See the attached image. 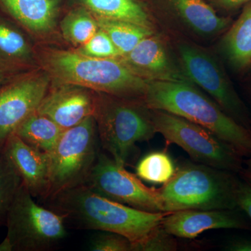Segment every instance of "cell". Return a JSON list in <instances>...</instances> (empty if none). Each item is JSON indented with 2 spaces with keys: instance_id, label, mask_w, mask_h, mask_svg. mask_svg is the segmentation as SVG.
<instances>
[{
  "instance_id": "cell-27",
  "label": "cell",
  "mask_w": 251,
  "mask_h": 251,
  "mask_svg": "<svg viewBox=\"0 0 251 251\" xmlns=\"http://www.w3.org/2000/svg\"><path fill=\"white\" fill-rule=\"evenodd\" d=\"M177 248L174 236L168 233L161 225L136 248L135 251H175Z\"/></svg>"
},
{
  "instance_id": "cell-1",
  "label": "cell",
  "mask_w": 251,
  "mask_h": 251,
  "mask_svg": "<svg viewBox=\"0 0 251 251\" xmlns=\"http://www.w3.org/2000/svg\"><path fill=\"white\" fill-rule=\"evenodd\" d=\"M52 210L82 229L124 236L133 251L161 225L169 212H149L100 196L85 184L59 193L48 200Z\"/></svg>"
},
{
  "instance_id": "cell-6",
  "label": "cell",
  "mask_w": 251,
  "mask_h": 251,
  "mask_svg": "<svg viewBox=\"0 0 251 251\" xmlns=\"http://www.w3.org/2000/svg\"><path fill=\"white\" fill-rule=\"evenodd\" d=\"M33 198L22 183L6 216L7 233L0 251H48L67 236L64 216Z\"/></svg>"
},
{
  "instance_id": "cell-13",
  "label": "cell",
  "mask_w": 251,
  "mask_h": 251,
  "mask_svg": "<svg viewBox=\"0 0 251 251\" xmlns=\"http://www.w3.org/2000/svg\"><path fill=\"white\" fill-rule=\"evenodd\" d=\"M44 70L27 74L0 89V149L25 119L35 112L50 87Z\"/></svg>"
},
{
  "instance_id": "cell-21",
  "label": "cell",
  "mask_w": 251,
  "mask_h": 251,
  "mask_svg": "<svg viewBox=\"0 0 251 251\" xmlns=\"http://www.w3.org/2000/svg\"><path fill=\"white\" fill-rule=\"evenodd\" d=\"M34 52L27 38L11 23L0 19V69H16L33 62Z\"/></svg>"
},
{
  "instance_id": "cell-5",
  "label": "cell",
  "mask_w": 251,
  "mask_h": 251,
  "mask_svg": "<svg viewBox=\"0 0 251 251\" xmlns=\"http://www.w3.org/2000/svg\"><path fill=\"white\" fill-rule=\"evenodd\" d=\"M239 182L229 172L201 164L176 170L160 188L166 212L186 209L234 210Z\"/></svg>"
},
{
  "instance_id": "cell-29",
  "label": "cell",
  "mask_w": 251,
  "mask_h": 251,
  "mask_svg": "<svg viewBox=\"0 0 251 251\" xmlns=\"http://www.w3.org/2000/svg\"><path fill=\"white\" fill-rule=\"evenodd\" d=\"M221 16H229L251 0H205Z\"/></svg>"
},
{
  "instance_id": "cell-10",
  "label": "cell",
  "mask_w": 251,
  "mask_h": 251,
  "mask_svg": "<svg viewBox=\"0 0 251 251\" xmlns=\"http://www.w3.org/2000/svg\"><path fill=\"white\" fill-rule=\"evenodd\" d=\"M100 196L149 212H166L160 188L148 187L138 176L99 151L85 184Z\"/></svg>"
},
{
  "instance_id": "cell-25",
  "label": "cell",
  "mask_w": 251,
  "mask_h": 251,
  "mask_svg": "<svg viewBox=\"0 0 251 251\" xmlns=\"http://www.w3.org/2000/svg\"><path fill=\"white\" fill-rule=\"evenodd\" d=\"M22 184L12 163L0 149V226L5 225L10 207Z\"/></svg>"
},
{
  "instance_id": "cell-8",
  "label": "cell",
  "mask_w": 251,
  "mask_h": 251,
  "mask_svg": "<svg viewBox=\"0 0 251 251\" xmlns=\"http://www.w3.org/2000/svg\"><path fill=\"white\" fill-rule=\"evenodd\" d=\"M151 113L156 133L183 149L194 161L223 171H240L242 155L210 130L163 110L151 109Z\"/></svg>"
},
{
  "instance_id": "cell-33",
  "label": "cell",
  "mask_w": 251,
  "mask_h": 251,
  "mask_svg": "<svg viewBox=\"0 0 251 251\" xmlns=\"http://www.w3.org/2000/svg\"><path fill=\"white\" fill-rule=\"evenodd\" d=\"M249 157L250 158H249V160L248 161V173H249V175L251 176V154Z\"/></svg>"
},
{
  "instance_id": "cell-16",
  "label": "cell",
  "mask_w": 251,
  "mask_h": 251,
  "mask_svg": "<svg viewBox=\"0 0 251 251\" xmlns=\"http://www.w3.org/2000/svg\"><path fill=\"white\" fill-rule=\"evenodd\" d=\"M174 237L194 239L214 229L247 228L244 221L232 210L186 209L168 213L161 223Z\"/></svg>"
},
{
  "instance_id": "cell-31",
  "label": "cell",
  "mask_w": 251,
  "mask_h": 251,
  "mask_svg": "<svg viewBox=\"0 0 251 251\" xmlns=\"http://www.w3.org/2000/svg\"><path fill=\"white\" fill-rule=\"evenodd\" d=\"M230 251H251V240H239L231 243L227 247Z\"/></svg>"
},
{
  "instance_id": "cell-2",
  "label": "cell",
  "mask_w": 251,
  "mask_h": 251,
  "mask_svg": "<svg viewBox=\"0 0 251 251\" xmlns=\"http://www.w3.org/2000/svg\"><path fill=\"white\" fill-rule=\"evenodd\" d=\"M148 108L174 114L204 127L233 147L251 154V130L227 115L193 83L150 81L143 99Z\"/></svg>"
},
{
  "instance_id": "cell-12",
  "label": "cell",
  "mask_w": 251,
  "mask_h": 251,
  "mask_svg": "<svg viewBox=\"0 0 251 251\" xmlns=\"http://www.w3.org/2000/svg\"><path fill=\"white\" fill-rule=\"evenodd\" d=\"M119 58L135 75L148 82L193 83L168 36L161 31L145 38L130 52Z\"/></svg>"
},
{
  "instance_id": "cell-23",
  "label": "cell",
  "mask_w": 251,
  "mask_h": 251,
  "mask_svg": "<svg viewBox=\"0 0 251 251\" xmlns=\"http://www.w3.org/2000/svg\"><path fill=\"white\" fill-rule=\"evenodd\" d=\"M60 29L66 41L79 47L90 40L99 27L97 18L82 6L72 10L64 16Z\"/></svg>"
},
{
  "instance_id": "cell-4",
  "label": "cell",
  "mask_w": 251,
  "mask_h": 251,
  "mask_svg": "<svg viewBox=\"0 0 251 251\" xmlns=\"http://www.w3.org/2000/svg\"><path fill=\"white\" fill-rule=\"evenodd\" d=\"M94 117L99 143L120 166L129 163L136 143L151 140L156 133L151 109L143 99L97 93Z\"/></svg>"
},
{
  "instance_id": "cell-22",
  "label": "cell",
  "mask_w": 251,
  "mask_h": 251,
  "mask_svg": "<svg viewBox=\"0 0 251 251\" xmlns=\"http://www.w3.org/2000/svg\"><path fill=\"white\" fill-rule=\"evenodd\" d=\"M97 20L99 28L108 34L121 56L130 52L145 38L158 32L125 21L100 18Z\"/></svg>"
},
{
  "instance_id": "cell-15",
  "label": "cell",
  "mask_w": 251,
  "mask_h": 251,
  "mask_svg": "<svg viewBox=\"0 0 251 251\" xmlns=\"http://www.w3.org/2000/svg\"><path fill=\"white\" fill-rule=\"evenodd\" d=\"M34 198H47L49 190V161L48 153L25 143L12 133L1 148Z\"/></svg>"
},
{
  "instance_id": "cell-7",
  "label": "cell",
  "mask_w": 251,
  "mask_h": 251,
  "mask_svg": "<svg viewBox=\"0 0 251 251\" xmlns=\"http://www.w3.org/2000/svg\"><path fill=\"white\" fill-rule=\"evenodd\" d=\"M94 117L64 130L49 155V190L46 201L84 184L100 150Z\"/></svg>"
},
{
  "instance_id": "cell-14",
  "label": "cell",
  "mask_w": 251,
  "mask_h": 251,
  "mask_svg": "<svg viewBox=\"0 0 251 251\" xmlns=\"http://www.w3.org/2000/svg\"><path fill=\"white\" fill-rule=\"evenodd\" d=\"M97 102V92L72 84L56 83L50 87L36 111L67 130L94 117Z\"/></svg>"
},
{
  "instance_id": "cell-20",
  "label": "cell",
  "mask_w": 251,
  "mask_h": 251,
  "mask_svg": "<svg viewBox=\"0 0 251 251\" xmlns=\"http://www.w3.org/2000/svg\"><path fill=\"white\" fill-rule=\"evenodd\" d=\"M64 130L51 119L36 111L18 126L14 133L29 146L49 153Z\"/></svg>"
},
{
  "instance_id": "cell-26",
  "label": "cell",
  "mask_w": 251,
  "mask_h": 251,
  "mask_svg": "<svg viewBox=\"0 0 251 251\" xmlns=\"http://www.w3.org/2000/svg\"><path fill=\"white\" fill-rule=\"evenodd\" d=\"M76 51L83 55L94 58H119L121 56L108 34L100 28L90 40L77 47Z\"/></svg>"
},
{
  "instance_id": "cell-18",
  "label": "cell",
  "mask_w": 251,
  "mask_h": 251,
  "mask_svg": "<svg viewBox=\"0 0 251 251\" xmlns=\"http://www.w3.org/2000/svg\"><path fill=\"white\" fill-rule=\"evenodd\" d=\"M95 17L125 21L158 30V24L151 10L140 0H80Z\"/></svg>"
},
{
  "instance_id": "cell-28",
  "label": "cell",
  "mask_w": 251,
  "mask_h": 251,
  "mask_svg": "<svg viewBox=\"0 0 251 251\" xmlns=\"http://www.w3.org/2000/svg\"><path fill=\"white\" fill-rule=\"evenodd\" d=\"M93 251H133V244L120 234L106 232L99 234L91 243Z\"/></svg>"
},
{
  "instance_id": "cell-3",
  "label": "cell",
  "mask_w": 251,
  "mask_h": 251,
  "mask_svg": "<svg viewBox=\"0 0 251 251\" xmlns=\"http://www.w3.org/2000/svg\"><path fill=\"white\" fill-rule=\"evenodd\" d=\"M37 59L56 83L72 84L97 93L143 99L148 81L135 75L120 58L87 57L76 50L46 48Z\"/></svg>"
},
{
  "instance_id": "cell-17",
  "label": "cell",
  "mask_w": 251,
  "mask_h": 251,
  "mask_svg": "<svg viewBox=\"0 0 251 251\" xmlns=\"http://www.w3.org/2000/svg\"><path fill=\"white\" fill-rule=\"evenodd\" d=\"M0 4L28 31L45 35L55 27L61 0H0Z\"/></svg>"
},
{
  "instance_id": "cell-30",
  "label": "cell",
  "mask_w": 251,
  "mask_h": 251,
  "mask_svg": "<svg viewBox=\"0 0 251 251\" xmlns=\"http://www.w3.org/2000/svg\"><path fill=\"white\" fill-rule=\"evenodd\" d=\"M237 204L251 219V184L239 182L237 193Z\"/></svg>"
},
{
  "instance_id": "cell-9",
  "label": "cell",
  "mask_w": 251,
  "mask_h": 251,
  "mask_svg": "<svg viewBox=\"0 0 251 251\" xmlns=\"http://www.w3.org/2000/svg\"><path fill=\"white\" fill-rule=\"evenodd\" d=\"M175 46L193 83L212 97L227 115L249 128L247 108L215 57L193 41L178 40Z\"/></svg>"
},
{
  "instance_id": "cell-24",
  "label": "cell",
  "mask_w": 251,
  "mask_h": 251,
  "mask_svg": "<svg viewBox=\"0 0 251 251\" xmlns=\"http://www.w3.org/2000/svg\"><path fill=\"white\" fill-rule=\"evenodd\" d=\"M173 158L166 151H157L144 156L136 166L137 176L155 184H166L176 172Z\"/></svg>"
},
{
  "instance_id": "cell-32",
  "label": "cell",
  "mask_w": 251,
  "mask_h": 251,
  "mask_svg": "<svg viewBox=\"0 0 251 251\" xmlns=\"http://www.w3.org/2000/svg\"><path fill=\"white\" fill-rule=\"evenodd\" d=\"M4 78H5L4 70H3V69H0V85H1V84L3 83V82H4Z\"/></svg>"
},
{
  "instance_id": "cell-19",
  "label": "cell",
  "mask_w": 251,
  "mask_h": 251,
  "mask_svg": "<svg viewBox=\"0 0 251 251\" xmlns=\"http://www.w3.org/2000/svg\"><path fill=\"white\" fill-rule=\"evenodd\" d=\"M221 50L236 70L251 67V1L242 7V13L221 39Z\"/></svg>"
},
{
  "instance_id": "cell-11",
  "label": "cell",
  "mask_w": 251,
  "mask_h": 251,
  "mask_svg": "<svg viewBox=\"0 0 251 251\" xmlns=\"http://www.w3.org/2000/svg\"><path fill=\"white\" fill-rule=\"evenodd\" d=\"M158 25L195 41H211L224 34L233 21L221 16L205 0H154Z\"/></svg>"
}]
</instances>
